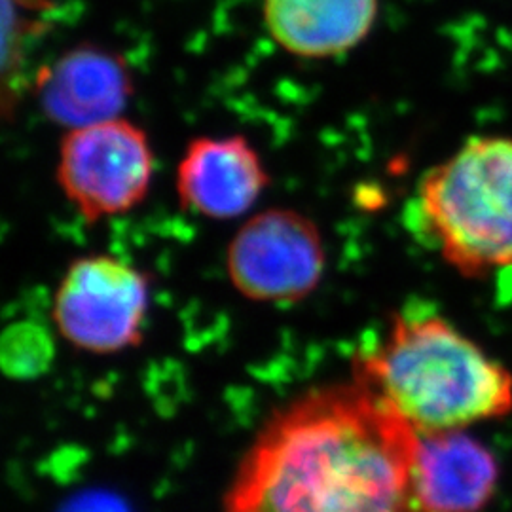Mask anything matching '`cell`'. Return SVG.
<instances>
[{"label":"cell","mask_w":512,"mask_h":512,"mask_svg":"<svg viewBox=\"0 0 512 512\" xmlns=\"http://www.w3.org/2000/svg\"><path fill=\"white\" fill-rule=\"evenodd\" d=\"M420 435L370 387L311 389L277 410L247 450L226 512H420Z\"/></svg>","instance_id":"cell-1"},{"label":"cell","mask_w":512,"mask_h":512,"mask_svg":"<svg viewBox=\"0 0 512 512\" xmlns=\"http://www.w3.org/2000/svg\"><path fill=\"white\" fill-rule=\"evenodd\" d=\"M353 378L418 435L463 431L512 410L511 372L425 308L397 313L384 340L355 357Z\"/></svg>","instance_id":"cell-2"},{"label":"cell","mask_w":512,"mask_h":512,"mask_svg":"<svg viewBox=\"0 0 512 512\" xmlns=\"http://www.w3.org/2000/svg\"><path fill=\"white\" fill-rule=\"evenodd\" d=\"M418 228L459 274L512 268V137L467 139L418 184Z\"/></svg>","instance_id":"cell-3"},{"label":"cell","mask_w":512,"mask_h":512,"mask_svg":"<svg viewBox=\"0 0 512 512\" xmlns=\"http://www.w3.org/2000/svg\"><path fill=\"white\" fill-rule=\"evenodd\" d=\"M152 175L147 133L122 116L69 129L59 148L57 183L88 222L137 207L147 198Z\"/></svg>","instance_id":"cell-4"},{"label":"cell","mask_w":512,"mask_h":512,"mask_svg":"<svg viewBox=\"0 0 512 512\" xmlns=\"http://www.w3.org/2000/svg\"><path fill=\"white\" fill-rule=\"evenodd\" d=\"M147 275L109 255L74 260L54 296L55 329L74 348L110 355L143 338Z\"/></svg>","instance_id":"cell-5"},{"label":"cell","mask_w":512,"mask_h":512,"mask_svg":"<svg viewBox=\"0 0 512 512\" xmlns=\"http://www.w3.org/2000/svg\"><path fill=\"white\" fill-rule=\"evenodd\" d=\"M327 266L317 224L294 209H266L232 238L226 270L234 289L255 302L291 304L310 296Z\"/></svg>","instance_id":"cell-6"},{"label":"cell","mask_w":512,"mask_h":512,"mask_svg":"<svg viewBox=\"0 0 512 512\" xmlns=\"http://www.w3.org/2000/svg\"><path fill=\"white\" fill-rule=\"evenodd\" d=\"M177 196L184 209L205 219H238L270 184L255 147L243 135L198 137L177 167Z\"/></svg>","instance_id":"cell-7"},{"label":"cell","mask_w":512,"mask_h":512,"mask_svg":"<svg viewBox=\"0 0 512 512\" xmlns=\"http://www.w3.org/2000/svg\"><path fill=\"white\" fill-rule=\"evenodd\" d=\"M37 92L40 107L52 122L76 129L120 118L133 84L118 55L80 46L40 71Z\"/></svg>","instance_id":"cell-8"},{"label":"cell","mask_w":512,"mask_h":512,"mask_svg":"<svg viewBox=\"0 0 512 512\" xmlns=\"http://www.w3.org/2000/svg\"><path fill=\"white\" fill-rule=\"evenodd\" d=\"M494 456L463 431L420 435L414 495L420 512H478L497 484Z\"/></svg>","instance_id":"cell-9"},{"label":"cell","mask_w":512,"mask_h":512,"mask_svg":"<svg viewBox=\"0 0 512 512\" xmlns=\"http://www.w3.org/2000/svg\"><path fill=\"white\" fill-rule=\"evenodd\" d=\"M378 0H264V21L289 54L323 59L359 46L374 27Z\"/></svg>","instance_id":"cell-10"},{"label":"cell","mask_w":512,"mask_h":512,"mask_svg":"<svg viewBox=\"0 0 512 512\" xmlns=\"http://www.w3.org/2000/svg\"><path fill=\"white\" fill-rule=\"evenodd\" d=\"M52 334L35 321H18L0 338V365L14 380H35L54 361Z\"/></svg>","instance_id":"cell-11"}]
</instances>
